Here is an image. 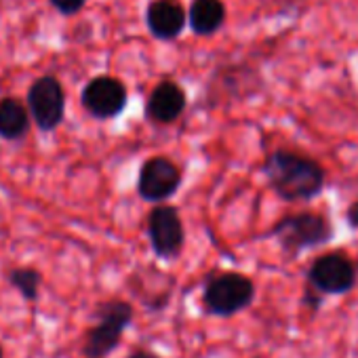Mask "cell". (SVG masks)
I'll use <instances>...</instances> for the list:
<instances>
[{
	"mask_svg": "<svg viewBox=\"0 0 358 358\" xmlns=\"http://www.w3.org/2000/svg\"><path fill=\"white\" fill-rule=\"evenodd\" d=\"M262 171L274 194L285 203L316 199L324 188V169L291 150H274L266 156Z\"/></svg>",
	"mask_w": 358,
	"mask_h": 358,
	"instance_id": "1",
	"label": "cell"
},
{
	"mask_svg": "<svg viewBox=\"0 0 358 358\" xmlns=\"http://www.w3.org/2000/svg\"><path fill=\"white\" fill-rule=\"evenodd\" d=\"M255 299V285L241 272H211L203 282V310L209 316L232 318Z\"/></svg>",
	"mask_w": 358,
	"mask_h": 358,
	"instance_id": "2",
	"label": "cell"
},
{
	"mask_svg": "<svg viewBox=\"0 0 358 358\" xmlns=\"http://www.w3.org/2000/svg\"><path fill=\"white\" fill-rule=\"evenodd\" d=\"M135 310L124 299H108L95 310V324L83 339V358H108L118 350L124 331L133 322Z\"/></svg>",
	"mask_w": 358,
	"mask_h": 358,
	"instance_id": "3",
	"label": "cell"
},
{
	"mask_svg": "<svg viewBox=\"0 0 358 358\" xmlns=\"http://www.w3.org/2000/svg\"><path fill=\"white\" fill-rule=\"evenodd\" d=\"M268 236L278 241L287 255L295 257L306 249H314L329 243L333 236V228L318 213H295L276 222Z\"/></svg>",
	"mask_w": 358,
	"mask_h": 358,
	"instance_id": "4",
	"label": "cell"
},
{
	"mask_svg": "<svg viewBox=\"0 0 358 358\" xmlns=\"http://www.w3.org/2000/svg\"><path fill=\"white\" fill-rule=\"evenodd\" d=\"M148 241L152 253L162 262H173L186 247V228L173 205H154L145 217Z\"/></svg>",
	"mask_w": 358,
	"mask_h": 358,
	"instance_id": "5",
	"label": "cell"
},
{
	"mask_svg": "<svg viewBox=\"0 0 358 358\" xmlns=\"http://www.w3.org/2000/svg\"><path fill=\"white\" fill-rule=\"evenodd\" d=\"M184 173L171 158L152 156L148 158L137 175V194L150 205H162L171 201L182 188Z\"/></svg>",
	"mask_w": 358,
	"mask_h": 358,
	"instance_id": "6",
	"label": "cell"
},
{
	"mask_svg": "<svg viewBox=\"0 0 358 358\" xmlns=\"http://www.w3.org/2000/svg\"><path fill=\"white\" fill-rule=\"evenodd\" d=\"M30 120L45 133L55 131L66 118V93L55 76H41L28 89Z\"/></svg>",
	"mask_w": 358,
	"mask_h": 358,
	"instance_id": "7",
	"label": "cell"
},
{
	"mask_svg": "<svg viewBox=\"0 0 358 358\" xmlns=\"http://www.w3.org/2000/svg\"><path fill=\"white\" fill-rule=\"evenodd\" d=\"M308 282L318 293L343 295L356 285V268L341 253H324L312 262Z\"/></svg>",
	"mask_w": 358,
	"mask_h": 358,
	"instance_id": "8",
	"label": "cell"
},
{
	"mask_svg": "<svg viewBox=\"0 0 358 358\" xmlns=\"http://www.w3.org/2000/svg\"><path fill=\"white\" fill-rule=\"evenodd\" d=\"M127 87L114 76H95L87 83L80 95L85 112L97 120H110L122 114L127 108Z\"/></svg>",
	"mask_w": 358,
	"mask_h": 358,
	"instance_id": "9",
	"label": "cell"
},
{
	"mask_svg": "<svg viewBox=\"0 0 358 358\" xmlns=\"http://www.w3.org/2000/svg\"><path fill=\"white\" fill-rule=\"evenodd\" d=\"M186 91L175 80L158 83L145 99V118L154 124H173L186 112Z\"/></svg>",
	"mask_w": 358,
	"mask_h": 358,
	"instance_id": "10",
	"label": "cell"
},
{
	"mask_svg": "<svg viewBox=\"0 0 358 358\" xmlns=\"http://www.w3.org/2000/svg\"><path fill=\"white\" fill-rule=\"evenodd\" d=\"M145 24L158 41H173L186 28V9L177 0H154L145 11Z\"/></svg>",
	"mask_w": 358,
	"mask_h": 358,
	"instance_id": "11",
	"label": "cell"
},
{
	"mask_svg": "<svg viewBox=\"0 0 358 358\" xmlns=\"http://www.w3.org/2000/svg\"><path fill=\"white\" fill-rule=\"evenodd\" d=\"M190 28L199 36H211L222 30L226 22V7L222 0H194L188 11Z\"/></svg>",
	"mask_w": 358,
	"mask_h": 358,
	"instance_id": "12",
	"label": "cell"
},
{
	"mask_svg": "<svg viewBox=\"0 0 358 358\" xmlns=\"http://www.w3.org/2000/svg\"><path fill=\"white\" fill-rule=\"evenodd\" d=\"M30 114L28 108L15 99L5 97L0 99V139L5 141H20L30 131Z\"/></svg>",
	"mask_w": 358,
	"mask_h": 358,
	"instance_id": "13",
	"label": "cell"
},
{
	"mask_svg": "<svg viewBox=\"0 0 358 358\" xmlns=\"http://www.w3.org/2000/svg\"><path fill=\"white\" fill-rule=\"evenodd\" d=\"M9 285L26 299V301H36L41 297V287H43V272L30 266L13 268L7 272Z\"/></svg>",
	"mask_w": 358,
	"mask_h": 358,
	"instance_id": "14",
	"label": "cell"
},
{
	"mask_svg": "<svg viewBox=\"0 0 358 358\" xmlns=\"http://www.w3.org/2000/svg\"><path fill=\"white\" fill-rule=\"evenodd\" d=\"M85 3H87V0H51V5H53L59 13H64V15H74V13H78V11L85 7Z\"/></svg>",
	"mask_w": 358,
	"mask_h": 358,
	"instance_id": "15",
	"label": "cell"
},
{
	"mask_svg": "<svg viewBox=\"0 0 358 358\" xmlns=\"http://www.w3.org/2000/svg\"><path fill=\"white\" fill-rule=\"evenodd\" d=\"M127 358H160L156 352H152V350H145V348H135V350H131V354L127 356Z\"/></svg>",
	"mask_w": 358,
	"mask_h": 358,
	"instance_id": "16",
	"label": "cell"
},
{
	"mask_svg": "<svg viewBox=\"0 0 358 358\" xmlns=\"http://www.w3.org/2000/svg\"><path fill=\"white\" fill-rule=\"evenodd\" d=\"M345 217H348V222H350V226H354V228H358V201L348 209V213H345Z\"/></svg>",
	"mask_w": 358,
	"mask_h": 358,
	"instance_id": "17",
	"label": "cell"
},
{
	"mask_svg": "<svg viewBox=\"0 0 358 358\" xmlns=\"http://www.w3.org/2000/svg\"><path fill=\"white\" fill-rule=\"evenodd\" d=\"M0 358H5V352H3V345H0Z\"/></svg>",
	"mask_w": 358,
	"mask_h": 358,
	"instance_id": "18",
	"label": "cell"
}]
</instances>
